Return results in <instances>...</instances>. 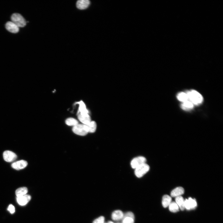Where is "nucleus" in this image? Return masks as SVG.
Masks as SVG:
<instances>
[{"mask_svg":"<svg viewBox=\"0 0 223 223\" xmlns=\"http://www.w3.org/2000/svg\"><path fill=\"white\" fill-rule=\"evenodd\" d=\"M189 100L193 105H198L201 104L203 101V98L202 95L198 92L194 90L187 92Z\"/></svg>","mask_w":223,"mask_h":223,"instance_id":"f257e3e1","label":"nucleus"},{"mask_svg":"<svg viewBox=\"0 0 223 223\" xmlns=\"http://www.w3.org/2000/svg\"><path fill=\"white\" fill-rule=\"evenodd\" d=\"M12 22L15 23L19 28L25 27L26 24V21L23 17L18 13L13 14L11 17Z\"/></svg>","mask_w":223,"mask_h":223,"instance_id":"f03ea898","label":"nucleus"},{"mask_svg":"<svg viewBox=\"0 0 223 223\" xmlns=\"http://www.w3.org/2000/svg\"><path fill=\"white\" fill-rule=\"evenodd\" d=\"M72 130L76 134L84 136L88 133L86 125L83 124H78L73 126Z\"/></svg>","mask_w":223,"mask_h":223,"instance_id":"7ed1b4c3","label":"nucleus"},{"mask_svg":"<svg viewBox=\"0 0 223 223\" xmlns=\"http://www.w3.org/2000/svg\"><path fill=\"white\" fill-rule=\"evenodd\" d=\"M149 166L146 163L143 164L135 169V173L136 176L140 178L146 174L149 170Z\"/></svg>","mask_w":223,"mask_h":223,"instance_id":"20e7f679","label":"nucleus"},{"mask_svg":"<svg viewBox=\"0 0 223 223\" xmlns=\"http://www.w3.org/2000/svg\"><path fill=\"white\" fill-rule=\"evenodd\" d=\"M146 159L143 157L140 156L133 158L131 161L130 164L132 168L136 169L140 165L146 163Z\"/></svg>","mask_w":223,"mask_h":223,"instance_id":"39448f33","label":"nucleus"},{"mask_svg":"<svg viewBox=\"0 0 223 223\" xmlns=\"http://www.w3.org/2000/svg\"><path fill=\"white\" fill-rule=\"evenodd\" d=\"M3 158L6 162H10L15 161L17 158L15 153L12 151H6L3 153Z\"/></svg>","mask_w":223,"mask_h":223,"instance_id":"423d86ee","label":"nucleus"},{"mask_svg":"<svg viewBox=\"0 0 223 223\" xmlns=\"http://www.w3.org/2000/svg\"><path fill=\"white\" fill-rule=\"evenodd\" d=\"M197 203L195 199H193L191 197L185 200V208L188 210L195 209L197 206Z\"/></svg>","mask_w":223,"mask_h":223,"instance_id":"0eeeda50","label":"nucleus"},{"mask_svg":"<svg viewBox=\"0 0 223 223\" xmlns=\"http://www.w3.org/2000/svg\"><path fill=\"white\" fill-rule=\"evenodd\" d=\"M6 27L9 31L13 33H18L19 30V28L12 21L7 22Z\"/></svg>","mask_w":223,"mask_h":223,"instance_id":"6e6552de","label":"nucleus"},{"mask_svg":"<svg viewBox=\"0 0 223 223\" xmlns=\"http://www.w3.org/2000/svg\"><path fill=\"white\" fill-rule=\"evenodd\" d=\"M27 165L28 163L26 161L22 160L13 163L12 167L17 170H20L25 168Z\"/></svg>","mask_w":223,"mask_h":223,"instance_id":"1a4fd4ad","label":"nucleus"},{"mask_svg":"<svg viewBox=\"0 0 223 223\" xmlns=\"http://www.w3.org/2000/svg\"><path fill=\"white\" fill-rule=\"evenodd\" d=\"M78 114V119L83 124L87 125L92 121L91 117L88 114L79 113Z\"/></svg>","mask_w":223,"mask_h":223,"instance_id":"9d476101","label":"nucleus"},{"mask_svg":"<svg viewBox=\"0 0 223 223\" xmlns=\"http://www.w3.org/2000/svg\"><path fill=\"white\" fill-rule=\"evenodd\" d=\"M31 197L28 195H25L23 196L17 197V200L18 204L22 206L26 205L30 200Z\"/></svg>","mask_w":223,"mask_h":223,"instance_id":"9b49d317","label":"nucleus"},{"mask_svg":"<svg viewBox=\"0 0 223 223\" xmlns=\"http://www.w3.org/2000/svg\"><path fill=\"white\" fill-rule=\"evenodd\" d=\"M90 2L89 0H79L76 3L77 8L80 10L87 9L90 5Z\"/></svg>","mask_w":223,"mask_h":223,"instance_id":"f8f14e48","label":"nucleus"},{"mask_svg":"<svg viewBox=\"0 0 223 223\" xmlns=\"http://www.w3.org/2000/svg\"><path fill=\"white\" fill-rule=\"evenodd\" d=\"M185 192L184 189L181 187H177L173 189L171 193V196L173 197H177L181 196Z\"/></svg>","mask_w":223,"mask_h":223,"instance_id":"ddd939ff","label":"nucleus"},{"mask_svg":"<svg viewBox=\"0 0 223 223\" xmlns=\"http://www.w3.org/2000/svg\"><path fill=\"white\" fill-rule=\"evenodd\" d=\"M124 214L122 211L117 210L114 211L112 215V219L114 221H118L123 218Z\"/></svg>","mask_w":223,"mask_h":223,"instance_id":"4468645a","label":"nucleus"},{"mask_svg":"<svg viewBox=\"0 0 223 223\" xmlns=\"http://www.w3.org/2000/svg\"><path fill=\"white\" fill-rule=\"evenodd\" d=\"M175 200V202L179 207L180 209L182 211L184 210L185 209V200L183 197L181 196L177 197H176Z\"/></svg>","mask_w":223,"mask_h":223,"instance_id":"2eb2a0df","label":"nucleus"},{"mask_svg":"<svg viewBox=\"0 0 223 223\" xmlns=\"http://www.w3.org/2000/svg\"><path fill=\"white\" fill-rule=\"evenodd\" d=\"M86 125L88 133H93L96 131L97 128V124L95 121H91Z\"/></svg>","mask_w":223,"mask_h":223,"instance_id":"dca6fc26","label":"nucleus"},{"mask_svg":"<svg viewBox=\"0 0 223 223\" xmlns=\"http://www.w3.org/2000/svg\"><path fill=\"white\" fill-rule=\"evenodd\" d=\"M172 202L171 197L168 195H165L163 196L162 200V205L163 207L165 208L169 206Z\"/></svg>","mask_w":223,"mask_h":223,"instance_id":"f3484780","label":"nucleus"},{"mask_svg":"<svg viewBox=\"0 0 223 223\" xmlns=\"http://www.w3.org/2000/svg\"><path fill=\"white\" fill-rule=\"evenodd\" d=\"M79 105V110L78 113L82 114H88V111L86 108V106L84 102L81 101L77 103Z\"/></svg>","mask_w":223,"mask_h":223,"instance_id":"a211bd4d","label":"nucleus"},{"mask_svg":"<svg viewBox=\"0 0 223 223\" xmlns=\"http://www.w3.org/2000/svg\"><path fill=\"white\" fill-rule=\"evenodd\" d=\"M28 192L27 189L25 187H22L18 189L15 193L17 197H19L26 195Z\"/></svg>","mask_w":223,"mask_h":223,"instance_id":"6ab92c4d","label":"nucleus"},{"mask_svg":"<svg viewBox=\"0 0 223 223\" xmlns=\"http://www.w3.org/2000/svg\"><path fill=\"white\" fill-rule=\"evenodd\" d=\"M193 104L190 101H188L183 102L181 106V108L184 110H188L193 108Z\"/></svg>","mask_w":223,"mask_h":223,"instance_id":"aec40b11","label":"nucleus"},{"mask_svg":"<svg viewBox=\"0 0 223 223\" xmlns=\"http://www.w3.org/2000/svg\"><path fill=\"white\" fill-rule=\"evenodd\" d=\"M177 97L178 100L183 102L189 100L188 96L186 93L182 92L178 94Z\"/></svg>","mask_w":223,"mask_h":223,"instance_id":"412c9836","label":"nucleus"},{"mask_svg":"<svg viewBox=\"0 0 223 223\" xmlns=\"http://www.w3.org/2000/svg\"><path fill=\"white\" fill-rule=\"evenodd\" d=\"M169 209L170 211L176 213L179 210V207L175 202H171L169 205Z\"/></svg>","mask_w":223,"mask_h":223,"instance_id":"4be33fe9","label":"nucleus"},{"mask_svg":"<svg viewBox=\"0 0 223 223\" xmlns=\"http://www.w3.org/2000/svg\"><path fill=\"white\" fill-rule=\"evenodd\" d=\"M66 123L69 126H73L78 124V121L73 118H69L67 119L66 121Z\"/></svg>","mask_w":223,"mask_h":223,"instance_id":"5701e85b","label":"nucleus"},{"mask_svg":"<svg viewBox=\"0 0 223 223\" xmlns=\"http://www.w3.org/2000/svg\"><path fill=\"white\" fill-rule=\"evenodd\" d=\"M122 223H134V219L129 217H123Z\"/></svg>","mask_w":223,"mask_h":223,"instance_id":"b1692460","label":"nucleus"},{"mask_svg":"<svg viewBox=\"0 0 223 223\" xmlns=\"http://www.w3.org/2000/svg\"><path fill=\"white\" fill-rule=\"evenodd\" d=\"M105 221V217L103 216H101L95 219L93 223H104Z\"/></svg>","mask_w":223,"mask_h":223,"instance_id":"393cba45","label":"nucleus"},{"mask_svg":"<svg viewBox=\"0 0 223 223\" xmlns=\"http://www.w3.org/2000/svg\"><path fill=\"white\" fill-rule=\"evenodd\" d=\"M123 217H129L133 219L135 218L134 215L133 213L130 212H129L125 213Z\"/></svg>","mask_w":223,"mask_h":223,"instance_id":"a878e982","label":"nucleus"},{"mask_svg":"<svg viewBox=\"0 0 223 223\" xmlns=\"http://www.w3.org/2000/svg\"><path fill=\"white\" fill-rule=\"evenodd\" d=\"M8 210L11 214L14 213L15 212V208L12 205H10L9 206Z\"/></svg>","mask_w":223,"mask_h":223,"instance_id":"bb28decb","label":"nucleus"},{"mask_svg":"<svg viewBox=\"0 0 223 223\" xmlns=\"http://www.w3.org/2000/svg\"><path fill=\"white\" fill-rule=\"evenodd\" d=\"M108 223H113V222L111 221H109V222H108Z\"/></svg>","mask_w":223,"mask_h":223,"instance_id":"cd10ccee","label":"nucleus"}]
</instances>
